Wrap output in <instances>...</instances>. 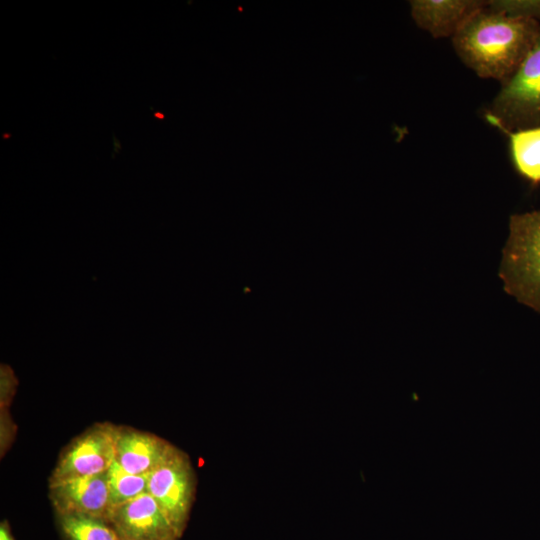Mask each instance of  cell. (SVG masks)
<instances>
[{"label":"cell","mask_w":540,"mask_h":540,"mask_svg":"<svg viewBox=\"0 0 540 540\" xmlns=\"http://www.w3.org/2000/svg\"><path fill=\"white\" fill-rule=\"evenodd\" d=\"M154 116L156 118H158V119H161V120L164 119V117H165L164 114L159 113V112H154Z\"/></svg>","instance_id":"obj_16"},{"label":"cell","mask_w":540,"mask_h":540,"mask_svg":"<svg viewBox=\"0 0 540 540\" xmlns=\"http://www.w3.org/2000/svg\"><path fill=\"white\" fill-rule=\"evenodd\" d=\"M106 473L49 482L56 513L86 514L109 520L113 505Z\"/></svg>","instance_id":"obj_7"},{"label":"cell","mask_w":540,"mask_h":540,"mask_svg":"<svg viewBox=\"0 0 540 540\" xmlns=\"http://www.w3.org/2000/svg\"><path fill=\"white\" fill-rule=\"evenodd\" d=\"M117 427L97 423L71 441L53 469L49 482L106 472L116 456Z\"/></svg>","instance_id":"obj_5"},{"label":"cell","mask_w":540,"mask_h":540,"mask_svg":"<svg viewBox=\"0 0 540 540\" xmlns=\"http://www.w3.org/2000/svg\"><path fill=\"white\" fill-rule=\"evenodd\" d=\"M56 514L65 540H122L107 519L78 513Z\"/></svg>","instance_id":"obj_11"},{"label":"cell","mask_w":540,"mask_h":540,"mask_svg":"<svg viewBox=\"0 0 540 540\" xmlns=\"http://www.w3.org/2000/svg\"><path fill=\"white\" fill-rule=\"evenodd\" d=\"M115 446V461L127 472L136 475H149L175 449L163 438L126 427H117Z\"/></svg>","instance_id":"obj_8"},{"label":"cell","mask_w":540,"mask_h":540,"mask_svg":"<svg viewBox=\"0 0 540 540\" xmlns=\"http://www.w3.org/2000/svg\"><path fill=\"white\" fill-rule=\"evenodd\" d=\"M499 276L509 295L540 313V210L510 216Z\"/></svg>","instance_id":"obj_2"},{"label":"cell","mask_w":540,"mask_h":540,"mask_svg":"<svg viewBox=\"0 0 540 540\" xmlns=\"http://www.w3.org/2000/svg\"><path fill=\"white\" fill-rule=\"evenodd\" d=\"M17 385V379L12 369L7 365H1L0 368V401L1 408H5L10 403L15 388Z\"/></svg>","instance_id":"obj_14"},{"label":"cell","mask_w":540,"mask_h":540,"mask_svg":"<svg viewBox=\"0 0 540 540\" xmlns=\"http://www.w3.org/2000/svg\"><path fill=\"white\" fill-rule=\"evenodd\" d=\"M0 540H15L7 521L0 524Z\"/></svg>","instance_id":"obj_15"},{"label":"cell","mask_w":540,"mask_h":540,"mask_svg":"<svg viewBox=\"0 0 540 540\" xmlns=\"http://www.w3.org/2000/svg\"><path fill=\"white\" fill-rule=\"evenodd\" d=\"M484 117L499 130L540 126V31L519 67L501 85Z\"/></svg>","instance_id":"obj_3"},{"label":"cell","mask_w":540,"mask_h":540,"mask_svg":"<svg viewBox=\"0 0 540 540\" xmlns=\"http://www.w3.org/2000/svg\"><path fill=\"white\" fill-rule=\"evenodd\" d=\"M113 508L147 492V476L127 472L116 461L107 470Z\"/></svg>","instance_id":"obj_12"},{"label":"cell","mask_w":540,"mask_h":540,"mask_svg":"<svg viewBox=\"0 0 540 540\" xmlns=\"http://www.w3.org/2000/svg\"><path fill=\"white\" fill-rule=\"evenodd\" d=\"M539 31V22L495 11L486 1L451 39L456 54L468 68L502 85L529 53Z\"/></svg>","instance_id":"obj_1"},{"label":"cell","mask_w":540,"mask_h":540,"mask_svg":"<svg viewBox=\"0 0 540 540\" xmlns=\"http://www.w3.org/2000/svg\"><path fill=\"white\" fill-rule=\"evenodd\" d=\"M487 6L511 17L540 23V0H491Z\"/></svg>","instance_id":"obj_13"},{"label":"cell","mask_w":540,"mask_h":540,"mask_svg":"<svg viewBox=\"0 0 540 540\" xmlns=\"http://www.w3.org/2000/svg\"><path fill=\"white\" fill-rule=\"evenodd\" d=\"M415 24L434 38L453 37L463 23L485 6L481 0H412Z\"/></svg>","instance_id":"obj_9"},{"label":"cell","mask_w":540,"mask_h":540,"mask_svg":"<svg viewBox=\"0 0 540 540\" xmlns=\"http://www.w3.org/2000/svg\"><path fill=\"white\" fill-rule=\"evenodd\" d=\"M108 521L122 540H180L148 492L114 507Z\"/></svg>","instance_id":"obj_6"},{"label":"cell","mask_w":540,"mask_h":540,"mask_svg":"<svg viewBox=\"0 0 540 540\" xmlns=\"http://www.w3.org/2000/svg\"><path fill=\"white\" fill-rule=\"evenodd\" d=\"M500 131L509 139L511 160L516 171L532 184H540V126Z\"/></svg>","instance_id":"obj_10"},{"label":"cell","mask_w":540,"mask_h":540,"mask_svg":"<svg viewBox=\"0 0 540 540\" xmlns=\"http://www.w3.org/2000/svg\"><path fill=\"white\" fill-rule=\"evenodd\" d=\"M195 491L194 468L188 455L177 447L147 476V492L180 538L189 520Z\"/></svg>","instance_id":"obj_4"}]
</instances>
